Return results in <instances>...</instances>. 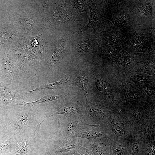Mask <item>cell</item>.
Returning a JSON list of instances; mask_svg holds the SVG:
<instances>
[{"label":"cell","mask_w":155,"mask_h":155,"mask_svg":"<svg viewBox=\"0 0 155 155\" xmlns=\"http://www.w3.org/2000/svg\"><path fill=\"white\" fill-rule=\"evenodd\" d=\"M102 125L111 141H128L133 135V127L125 114L110 113Z\"/></svg>","instance_id":"obj_1"},{"label":"cell","mask_w":155,"mask_h":155,"mask_svg":"<svg viewBox=\"0 0 155 155\" xmlns=\"http://www.w3.org/2000/svg\"><path fill=\"white\" fill-rule=\"evenodd\" d=\"M155 119L146 120L133 129V135L140 141L148 143L150 140L153 132L155 131Z\"/></svg>","instance_id":"obj_2"},{"label":"cell","mask_w":155,"mask_h":155,"mask_svg":"<svg viewBox=\"0 0 155 155\" xmlns=\"http://www.w3.org/2000/svg\"><path fill=\"white\" fill-rule=\"evenodd\" d=\"M92 140L89 148L93 155H109L110 140L104 138Z\"/></svg>","instance_id":"obj_3"},{"label":"cell","mask_w":155,"mask_h":155,"mask_svg":"<svg viewBox=\"0 0 155 155\" xmlns=\"http://www.w3.org/2000/svg\"><path fill=\"white\" fill-rule=\"evenodd\" d=\"M30 119L29 115L27 113L19 115L13 119L10 123V126L14 133L20 135L24 126H29L28 124H29Z\"/></svg>","instance_id":"obj_4"},{"label":"cell","mask_w":155,"mask_h":155,"mask_svg":"<svg viewBox=\"0 0 155 155\" xmlns=\"http://www.w3.org/2000/svg\"><path fill=\"white\" fill-rule=\"evenodd\" d=\"M129 141H111L109 155H127Z\"/></svg>","instance_id":"obj_5"},{"label":"cell","mask_w":155,"mask_h":155,"mask_svg":"<svg viewBox=\"0 0 155 155\" xmlns=\"http://www.w3.org/2000/svg\"><path fill=\"white\" fill-rule=\"evenodd\" d=\"M155 131L152 133L150 140L148 143L140 141L139 155H155Z\"/></svg>","instance_id":"obj_6"},{"label":"cell","mask_w":155,"mask_h":155,"mask_svg":"<svg viewBox=\"0 0 155 155\" xmlns=\"http://www.w3.org/2000/svg\"><path fill=\"white\" fill-rule=\"evenodd\" d=\"M102 128L98 129L97 127L96 129H91L82 132L81 133L80 137L91 140L98 138H104L109 139L106 132L102 125Z\"/></svg>","instance_id":"obj_7"},{"label":"cell","mask_w":155,"mask_h":155,"mask_svg":"<svg viewBox=\"0 0 155 155\" xmlns=\"http://www.w3.org/2000/svg\"><path fill=\"white\" fill-rule=\"evenodd\" d=\"M64 94L53 96L51 94L44 96L40 99L31 102H28L21 101L20 105L25 106L28 109L30 108L34 105L42 103L48 102L53 100L60 99L65 96Z\"/></svg>","instance_id":"obj_8"},{"label":"cell","mask_w":155,"mask_h":155,"mask_svg":"<svg viewBox=\"0 0 155 155\" xmlns=\"http://www.w3.org/2000/svg\"><path fill=\"white\" fill-rule=\"evenodd\" d=\"M70 77L69 76H65L59 80L52 83L48 84L37 87L34 89L26 92L27 93L44 89H52L55 90L65 85L69 81Z\"/></svg>","instance_id":"obj_9"},{"label":"cell","mask_w":155,"mask_h":155,"mask_svg":"<svg viewBox=\"0 0 155 155\" xmlns=\"http://www.w3.org/2000/svg\"><path fill=\"white\" fill-rule=\"evenodd\" d=\"M140 140L135 136H133L129 141L127 155H139Z\"/></svg>","instance_id":"obj_10"},{"label":"cell","mask_w":155,"mask_h":155,"mask_svg":"<svg viewBox=\"0 0 155 155\" xmlns=\"http://www.w3.org/2000/svg\"><path fill=\"white\" fill-rule=\"evenodd\" d=\"M77 83L81 89L86 99L88 98V80L87 78L84 73H80L77 78Z\"/></svg>","instance_id":"obj_11"},{"label":"cell","mask_w":155,"mask_h":155,"mask_svg":"<svg viewBox=\"0 0 155 155\" xmlns=\"http://www.w3.org/2000/svg\"><path fill=\"white\" fill-rule=\"evenodd\" d=\"M54 18L57 21L63 23L71 19L67 14V9H59L56 10L53 15Z\"/></svg>","instance_id":"obj_12"},{"label":"cell","mask_w":155,"mask_h":155,"mask_svg":"<svg viewBox=\"0 0 155 155\" xmlns=\"http://www.w3.org/2000/svg\"><path fill=\"white\" fill-rule=\"evenodd\" d=\"M77 111L76 107L71 105L69 107H63L59 108L55 113L50 115L49 117L57 114H63L67 116H70L75 114Z\"/></svg>","instance_id":"obj_13"},{"label":"cell","mask_w":155,"mask_h":155,"mask_svg":"<svg viewBox=\"0 0 155 155\" xmlns=\"http://www.w3.org/2000/svg\"><path fill=\"white\" fill-rule=\"evenodd\" d=\"M66 52L64 46H59L53 53L52 58L54 62L56 63L61 60Z\"/></svg>","instance_id":"obj_14"},{"label":"cell","mask_w":155,"mask_h":155,"mask_svg":"<svg viewBox=\"0 0 155 155\" xmlns=\"http://www.w3.org/2000/svg\"><path fill=\"white\" fill-rule=\"evenodd\" d=\"M89 7L90 12V16L89 21L88 24L85 27L82 29V32L84 31L89 28L93 27L96 26L98 22L97 16L94 12L92 11L91 7L90 6Z\"/></svg>","instance_id":"obj_15"},{"label":"cell","mask_w":155,"mask_h":155,"mask_svg":"<svg viewBox=\"0 0 155 155\" xmlns=\"http://www.w3.org/2000/svg\"><path fill=\"white\" fill-rule=\"evenodd\" d=\"M122 98L124 101L128 104H132L135 100L133 93L129 90H126L124 92Z\"/></svg>","instance_id":"obj_16"},{"label":"cell","mask_w":155,"mask_h":155,"mask_svg":"<svg viewBox=\"0 0 155 155\" xmlns=\"http://www.w3.org/2000/svg\"><path fill=\"white\" fill-rule=\"evenodd\" d=\"M75 147V144L73 142H71L67 144L59 150L58 152L60 154H68L72 151Z\"/></svg>","instance_id":"obj_17"},{"label":"cell","mask_w":155,"mask_h":155,"mask_svg":"<svg viewBox=\"0 0 155 155\" xmlns=\"http://www.w3.org/2000/svg\"><path fill=\"white\" fill-rule=\"evenodd\" d=\"M14 139L12 137L6 140L0 141V153L7 150L12 143L14 142Z\"/></svg>","instance_id":"obj_18"},{"label":"cell","mask_w":155,"mask_h":155,"mask_svg":"<svg viewBox=\"0 0 155 155\" xmlns=\"http://www.w3.org/2000/svg\"><path fill=\"white\" fill-rule=\"evenodd\" d=\"M19 21L23 25L26 29H31L34 23V21L30 19H20Z\"/></svg>","instance_id":"obj_19"},{"label":"cell","mask_w":155,"mask_h":155,"mask_svg":"<svg viewBox=\"0 0 155 155\" xmlns=\"http://www.w3.org/2000/svg\"><path fill=\"white\" fill-rule=\"evenodd\" d=\"M73 4L76 8L81 13H84L85 12V7L82 1H75Z\"/></svg>","instance_id":"obj_20"},{"label":"cell","mask_w":155,"mask_h":155,"mask_svg":"<svg viewBox=\"0 0 155 155\" xmlns=\"http://www.w3.org/2000/svg\"><path fill=\"white\" fill-rule=\"evenodd\" d=\"M89 44L88 42L84 40L82 41L79 45V49L81 53H84L89 48Z\"/></svg>","instance_id":"obj_21"},{"label":"cell","mask_w":155,"mask_h":155,"mask_svg":"<svg viewBox=\"0 0 155 155\" xmlns=\"http://www.w3.org/2000/svg\"><path fill=\"white\" fill-rule=\"evenodd\" d=\"M118 64L122 66H126L129 65L130 62V59L127 57H122L118 60Z\"/></svg>","instance_id":"obj_22"},{"label":"cell","mask_w":155,"mask_h":155,"mask_svg":"<svg viewBox=\"0 0 155 155\" xmlns=\"http://www.w3.org/2000/svg\"><path fill=\"white\" fill-rule=\"evenodd\" d=\"M77 153V155H93L89 148L81 149L78 151Z\"/></svg>","instance_id":"obj_23"},{"label":"cell","mask_w":155,"mask_h":155,"mask_svg":"<svg viewBox=\"0 0 155 155\" xmlns=\"http://www.w3.org/2000/svg\"><path fill=\"white\" fill-rule=\"evenodd\" d=\"M96 84L98 89L101 91L103 90L105 86L104 82L100 79H98L96 80Z\"/></svg>","instance_id":"obj_24"},{"label":"cell","mask_w":155,"mask_h":155,"mask_svg":"<svg viewBox=\"0 0 155 155\" xmlns=\"http://www.w3.org/2000/svg\"><path fill=\"white\" fill-rule=\"evenodd\" d=\"M12 33H10L7 31L3 32L1 36V40L3 42L8 40L11 39V36L12 35Z\"/></svg>","instance_id":"obj_25"},{"label":"cell","mask_w":155,"mask_h":155,"mask_svg":"<svg viewBox=\"0 0 155 155\" xmlns=\"http://www.w3.org/2000/svg\"><path fill=\"white\" fill-rule=\"evenodd\" d=\"M78 124V123L76 121H73L71 122L68 125L67 128V130L69 132H73L76 128Z\"/></svg>","instance_id":"obj_26"},{"label":"cell","mask_w":155,"mask_h":155,"mask_svg":"<svg viewBox=\"0 0 155 155\" xmlns=\"http://www.w3.org/2000/svg\"><path fill=\"white\" fill-rule=\"evenodd\" d=\"M144 90L148 96L151 95L152 93V88L149 86H147L144 88Z\"/></svg>","instance_id":"obj_27"},{"label":"cell","mask_w":155,"mask_h":155,"mask_svg":"<svg viewBox=\"0 0 155 155\" xmlns=\"http://www.w3.org/2000/svg\"><path fill=\"white\" fill-rule=\"evenodd\" d=\"M1 123L0 122V131H1Z\"/></svg>","instance_id":"obj_28"}]
</instances>
